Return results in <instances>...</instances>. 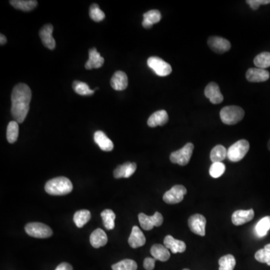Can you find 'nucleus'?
I'll use <instances>...</instances> for the list:
<instances>
[{"mask_svg": "<svg viewBox=\"0 0 270 270\" xmlns=\"http://www.w3.org/2000/svg\"><path fill=\"white\" fill-rule=\"evenodd\" d=\"M32 99V91L25 84H18L11 93V115L14 121L23 123L28 114Z\"/></svg>", "mask_w": 270, "mask_h": 270, "instance_id": "obj_1", "label": "nucleus"}, {"mask_svg": "<svg viewBox=\"0 0 270 270\" xmlns=\"http://www.w3.org/2000/svg\"><path fill=\"white\" fill-rule=\"evenodd\" d=\"M45 189L49 195H65L71 193L73 185L68 178L59 176L48 181L45 184Z\"/></svg>", "mask_w": 270, "mask_h": 270, "instance_id": "obj_2", "label": "nucleus"}, {"mask_svg": "<svg viewBox=\"0 0 270 270\" xmlns=\"http://www.w3.org/2000/svg\"><path fill=\"white\" fill-rule=\"evenodd\" d=\"M245 116V112L240 107L231 106L224 107L220 111V117L223 123L232 125L240 122Z\"/></svg>", "mask_w": 270, "mask_h": 270, "instance_id": "obj_3", "label": "nucleus"}, {"mask_svg": "<svg viewBox=\"0 0 270 270\" xmlns=\"http://www.w3.org/2000/svg\"><path fill=\"white\" fill-rule=\"evenodd\" d=\"M250 149L249 143L246 140H240L230 146L227 150V159L233 162H238L244 159Z\"/></svg>", "mask_w": 270, "mask_h": 270, "instance_id": "obj_4", "label": "nucleus"}, {"mask_svg": "<svg viewBox=\"0 0 270 270\" xmlns=\"http://www.w3.org/2000/svg\"><path fill=\"white\" fill-rule=\"evenodd\" d=\"M195 147L192 143L185 144L182 149L173 152L170 154V160L173 164L180 166H185L190 162Z\"/></svg>", "mask_w": 270, "mask_h": 270, "instance_id": "obj_5", "label": "nucleus"}, {"mask_svg": "<svg viewBox=\"0 0 270 270\" xmlns=\"http://www.w3.org/2000/svg\"><path fill=\"white\" fill-rule=\"evenodd\" d=\"M25 230L29 236L39 239L49 238L53 235L51 227L40 222L29 223L25 226Z\"/></svg>", "mask_w": 270, "mask_h": 270, "instance_id": "obj_6", "label": "nucleus"}, {"mask_svg": "<svg viewBox=\"0 0 270 270\" xmlns=\"http://www.w3.org/2000/svg\"><path fill=\"white\" fill-rule=\"evenodd\" d=\"M147 65L160 77H166L172 72V67L170 64L158 56H151L149 58Z\"/></svg>", "mask_w": 270, "mask_h": 270, "instance_id": "obj_7", "label": "nucleus"}, {"mask_svg": "<svg viewBox=\"0 0 270 270\" xmlns=\"http://www.w3.org/2000/svg\"><path fill=\"white\" fill-rule=\"evenodd\" d=\"M138 219L141 227L145 230H151L154 227H160L164 221L163 216L159 212H156L152 216H147L144 213H140Z\"/></svg>", "mask_w": 270, "mask_h": 270, "instance_id": "obj_8", "label": "nucleus"}, {"mask_svg": "<svg viewBox=\"0 0 270 270\" xmlns=\"http://www.w3.org/2000/svg\"><path fill=\"white\" fill-rule=\"evenodd\" d=\"M187 189L182 185H176L172 187L170 190L167 191L164 196L163 200L166 204H176L182 202L184 196L186 195Z\"/></svg>", "mask_w": 270, "mask_h": 270, "instance_id": "obj_9", "label": "nucleus"}, {"mask_svg": "<svg viewBox=\"0 0 270 270\" xmlns=\"http://www.w3.org/2000/svg\"><path fill=\"white\" fill-rule=\"evenodd\" d=\"M206 224L207 220L205 217L201 214L193 215L188 218V227L192 232L199 236H205Z\"/></svg>", "mask_w": 270, "mask_h": 270, "instance_id": "obj_10", "label": "nucleus"}, {"mask_svg": "<svg viewBox=\"0 0 270 270\" xmlns=\"http://www.w3.org/2000/svg\"><path fill=\"white\" fill-rule=\"evenodd\" d=\"M207 43L212 51L218 54H224L231 48V45L228 40L224 38L218 37V36L209 38Z\"/></svg>", "mask_w": 270, "mask_h": 270, "instance_id": "obj_11", "label": "nucleus"}, {"mask_svg": "<svg viewBox=\"0 0 270 270\" xmlns=\"http://www.w3.org/2000/svg\"><path fill=\"white\" fill-rule=\"evenodd\" d=\"M255 217V211L252 209L249 210H237L232 215V222L234 225L240 226L252 221Z\"/></svg>", "mask_w": 270, "mask_h": 270, "instance_id": "obj_12", "label": "nucleus"}, {"mask_svg": "<svg viewBox=\"0 0 270 270\" xmlns=\"http://www.w3.org/2000/svg\"><path fill=\"white\" fill-rule=\"evenodd\" d=\"M246 76L249 82H265L270 79V72L262 68H252L248 70Z\"/></svg>", "mask_w": 270, "mask_h": 270, "instance_id": "obj_13", "label": "nucleus"}, {"mask_svg": "<svg viewBox=\"0 0 270 270\" xmlns=\"http://www.w3.org/2000/svg\"><path fill=\"white\" fill-rule=\"evenodd\" d=\"M204 93H205L206 97L210 99V102L214 105L221 104L224 99V97L220 91L219 87L218 84L214 82L210 83L206 87Z\"/></svg>", "mask_w": 270, "mask_h": 270, "instance_id": "obj_14", "label": "nucleus"}, {"mask_svg": "<svg viewBox=\"0 0 270 270\" xmlns=\"http://www.w3.org/2000/svg\"><path fill=\"white\" fill-rule=\"evenodd\" d=\"M53 27L51 24H46L42 27L39 32V36L42 39V43L50 50H54L56 47V42L53 37Z\"/></svg>", "mask_w": 270, "mask_h": 270, "instance_id": "obj_15", "label": "nucleus"}, {"mask_svg": "<svg viewBox=\"0 0 270 270\" xmlns=\"http://www.w3.org/2000/svg\"><path fill=\"white\" fill-rule=\"evenodd\" d=\"M145 243L146 237L144 233L138 226H134L128 238V244L132 249H138L144 246Z\"/></svg>", "mask_w": 270, "mask_h": 270, "instance_id": "obj_16", "label": "nucleus"}, {"mask_svg": "<svg viewBox=\"0 0 270 270\" xmlns=\"http://www.w3.org/2000/svg\"><path fill=\"white\" fill-rule=\"evenodd\" d=\"M136 169L137 164L135 163L126 162L125 164L118 166L115 169L114 171H113V176L116 179L129 178L130 176L134 174V172L136 171Z\"/></svg>", "mask_w": 270, "mask_h": 270, "instance_id": "obj_17", "label": "nucleus"}, {"mask_svg": "<svg viewBox=\"0 0 270 270\" xmlns=\"http://www.w3.org/2000/svg\"><path fill=\"white\" fill-rule=\"evenodd\" d=\"M128 80L126 74L123 71H118L114 73L111 80L110 85L113 90L122 91L128 87Z\"/></svg>", "mask_w": 270, "mask_h": 270, "instance_id": "obj_18", "label": "nucleus"}, {"mask_svg": "<svg viewBox=\"0 0 270 270\" xmlns=\"http://www.w3.org/2000/svg\"><path fill=\"white\" fill-rule=\"evenodd\" d=\"M164 246L167 249H170L172 253H182L186 249V245L183 241L175 239L172 236H165L164 239Z\"/></svg>", "mask_w": 270, "mask_h": 270, "instance_id": "obj_19", "label": "nucleus"}, {"mask_svg": "<svg viewBox=\"0 0 270 270\" xmlns=\"http://www.w3.org/2000/svg\"><path fill=\"white\" fill-rule=\"evenodd\" d=\"M105 59L96 48H92L89 51V60L86 62L85 68L88 70L99 68L103 65Z\"/></svg>", "mask_w": 270, "mask_h": 270, "instance_id": "obj_20", "label": "nucleus"}, {"mask_svg": "<svg viewBox=\"0 0 270 270\" xmlns=\"http://www.w3.org/2000/svg\"><path fill=\"white\" fill-rule=\"evenodd\" d=\"M167 122H168V114H167V111L161 110L155 112L150 116L148 121H147V124L151 128H155L159 125L162 126V125H165Z\"/></svg>", "mask_w": 270, "mask_h": 270, "instance_id": "obj_21", "label": "nucleus"}, {"mask_svg": "<svg viewBox=\"0 0 270 270\" xmlns=\"http://www.w3.org/2000/svg\"><path fill=\"white\" fill-rule=\"evenodd\" d=\"M95 142L99 145L101 150L105 152H110L113 150V144L111 140L107 137L102 131H97L94 134Z\"/></svg>", "mask_w": 270, "mask_h": 270, "instance_id": "obj_22", "label": "nucleus"}, {"mask_svg": "<svg viewBox=\"0 0 270 270\" xmlns=\"http://www.w3.org/2000/svg\"><path fill=\"white\" fill-rule=\"evenodd\" d=\"M90 243L96 249L105 246L108 242V236L102 229H96L90 235Z\"/></svg>", "mask_w": 270, "mask_h": 270, "instance_id": "obj_23", "label": "nucleus"}, {"mask_svg": "<svg viewBox=\"0 0 270 270\" xmlns=\"http://www.w3.org/2000/svg\"><path fill=\"white\" fill-rule=\"evenodd\" d=\"M150 253H151L152 256H153V258L158 260V261H162V262L168 261L170 257L168 249L165 246L160 244H156L152 246Z\"/></svg>", "mask_w": 270, "mask_h": 270, "instance_id": "obj_24", "label": "nucleus"}, {"mask_svg": "<svg viewBox=\"0 0 270 270\" xmlns=\"http://www.w3.org/2000/svg\"><path fill=\"white\" fill-rule=\"evenodd\" d=\"M162 19V14L158 10H150L144 14L142 25L145 29L151 28L153 24L159 23Z\"/></svg>", "mask_w": 270, "mask_h": 270, "instance_id": "obj_25", "label": "nucleus"}, {"mask_svg": "<svg viewBox=\"0 0 270 270\" xmlns=\"http://www.w3.org/2000/svg\"><path fill=\"white\" fill-rule=\"evenodd\" d=\"M9 3L17 9L23 11H33L38 5L36 0H11Z\"/></svg>", "mask_w": 270, "mask_h": 270, "instance_id": "obj_26", "label": "nucleus"}, {"mask_svg": "<svg viewBox=\"0 0 270 270\" xmlns=\"http://www.w3.org/2000/svg\"><path fill=\"white\" fill-rule=\"evenodd\" d=\"M227 158V150L222 145H217L212 150L210 159L213 163L221 162Z\"/></svg>", "mask_w": 270, "mask_h": 270, "instance_id": "obj_27", "label": "nucleus"}, {"mask_svg": "<svg viewBox=\"0 0 270 270\" xmlns=\"http://www.w3.org/2000/svg\"><path fill=\"white\" fill-rule=\"evenodd\" d=\"M91 218V213L89 210H82L76 212L74 216V221L79 228L84 227Z\"/></svg>", "mask_w": 270, "mask_h": 270, "instance_id": "obj_28", "label": "nucleus"}, {"mask_svg": "<svg viewBox=\"0 0 270 270\" xmlns=\"http://www.w3.org/2000/svg\"><path fill=\"white\" fill-rule=\"evenodd\" d=\"M270 230V216L261 218L255 227V233L258 237H264Z\"/></svg>", "mask_w": 270, "mask_h": 270, "instance_id": "obj_29", "label": "nucleus"}, {"mask_svg": "<svg viewBox=\"0 0 270 270\" xmlns=\"http://www.w3.org/2000/svg\"><path fill=\"white\" fill-rule=\"evenodd\" d=\"M104 225L108 230H113L115 227L116 215L111 210H105L101 213Z\"/></svg>", "mask_w": 270, "mask_h": 270, "instance_id": "obj_30", "label": "nucleus"}, {"mask_svg": "<svg viewBox=\"0 0 270 270\" xmlns=\"http://www.w3.org/2000/svg\"><path fill=\"white\" fill-rule=\"evenodd\" d=\"M19 134L18 122L11 121L7 127V140L10 144H14L17 141Z\"/></svg>", "mask_w": 270, "mask_h": 270, "instance_id": "obj_31", "label": "nucleus"}, {"mask_svg": "<svg viewBox=\"0 0 270 270\" xmlns=\"http://www.w3.org/2000/svg\"><path fill=\"white\" fill-rule=\"evenodd\" d=\"M254 64L256 68H262V69L270 67V53L263 52L258 54L254 59Z\"/></svg>", "mask_w": 270, "mask_h": 270, "instance_id": "obj_32", "label": "nucleus"}, {"mask_svg": "<svg viewBox=\"0 0 270 270\" xmlns=\"http://www.w3.org/2000/svg\"><path fill=\"white\" fill-rule=\"evenodd\" d=\"M219 270H233L236 266V259L232 255H224L218 261Z\"/></svg>", "mask_w": 270, "mask_h": 270, "instance_id": "obj_33", "label": "nucleus"}, {"mask_svg": "<svg viewBox=\"0 0 270 270\" xmlns=\"http://www.w3.org/2000/svg\"><path fill=\"white\" fill-rule=\"evenodd\" d=\"M73 89L74 92L80 96H92L94 94V90H91L86 83L74 80L73 83Z\"/></svg>", "mask_w": 270, "mask_h": 270, "instance_id": "obj_34", "label": "nucleus"}, {"mask_svg": "<svg viewBox=\"0 0 270 270\" xmlns=\"http://www.w3.org/2000/svg\"><path fill=\"white\" fill-rule=\"evenodd\" d=\"M138 264L133 260L125 259L112 266L113 270H137Z\"/></svg>", "mask_w": 270, "mask_h": 270, "instance_id": "obj_35", "label": "nucleus"}, {"mask_svg": "<svg viewBox=\"0 0 270 270\" xmlns=\"http://www.w3.org/2000/svg\"><path fill=\"white\" fill-rule=\"evenodd\" d=\"M225 169V165L223 164L222 162L213 163L210 168V176L213 178H215V179L220 177V176L224 174Z\"/></svg>", "mask_w": 270, "mask_h": 270, "instance_id": "obj_36", "label": "nucleus"}, {"mask_svg": "<svg viewBox=\"0 0 270 270\" xmlns=\"http://www.w3.org/2000/svg\"><path fill=\"white\" fill-rule=\"evenodd\" d=\"M90 16L92 20L100 22L105 18V14L100 9L97 4H93L90 8Z\"/></svg>", "mask_w": 270, "mask_h": 270, "instance_id": "obj_37", "label": "nucleus"}, {"mask_svg": "<svg viewBox=\"0 0 270 270\" xmlns=\"http://www.w3.org/2000/svg\"><path fill=\"white\" fill-rule=\"evenodd\" d=\"M255 258L258 262L270 266V251L265 249H260L255 253Z\"/></svg>", "mask_w": 270, "mask_h": 270, "instance_id": "obj_38", "label": "nucleus"}, {"mask_svg": "<svg viewBox=\"0 0 270 270\" xmlns=\"http://www.w3.org/2000/svg\"><path fill=\"white\" fill-rule=\"evenodd\" d=\"M246 3L253 10H258L261 5L270 4V0H247Z\"/></svg>", "mask_w": 270, "mask_h": 270, "instance_id": "obj_39", "label": "nucleus"}, {"mask_svg": "<svg viewBox=\"0 0 270 270\" xmlns=\"http://www.w3.org/2000/svg\"><path fill=\"white\" fill-rule=\"evenodd\" d=\"M156 259L152 258H147L144 261V267L147 270H153L155 268Z\"/></svg>", "mask_w": 270, "mask_h": 270, "instance_id": "obj_40", "label": "nucleus"}, {"mask_svg": "<svg viewBox=\"0 0 270 270\" xmlns=\"http://www.w3.org/2000/svg\"><path fill=\"white\" fill-rule=\"evenodd\" d=\"M55 270H73V268L71 264H68V263H62L56 267Z\"/></svg>", "mask_w": 270, "mask_h": 270, "instance_id": "obj_41", "label": "nucleus"}, {"mask_svg": "<svg viewBox=\"0 0 270 270\" xmlns=\"http://www.w3.org/2000/svg\"><path fill=\"white\" fill-rule=\"evenodd\" d=\"M7 39L3 34L0 35V44L1 45H4L6 44Z\"/></svg>", "mask_w": 270, "mask_h": 270, "instance_id": "obj_42", "label": "nucleus"}, {"mask_svg": "<svg viewBox=\"0 0 270 270\" xmlns=\"http://www.w3.org/2000/svg\"><path fill=\"white\" fill-rule=\"evenodd\" d=\"M264 249H267V250L270 251V244H268L267 245V246H265Z\"/></svg>", "mask_w": 270, "mask_h": 270, "instance_id": "obj_43", "label": "nucleus"}, {"mask_svg": "<svg viewBox=\"0 0 270 270\" xmlns=\"http://www.w3.org/2000/svg\"><path fill=\"white\" fill-rule=\"evenodd\" d=\"M268 149H269V150H270V141H269L268 142Z\"/></svg>", "mask_w": 270, "mask_h": 270, "instance_id": "obj_44", "label": "nucleus"}, {"mask_svg": "<svg viewBox=\"0 0 270 270\" xmlns=\"http://www.w3.org/2000/svg\"><path fill=\"white\" fill-rule=\"evenodd\" d=\"M188 270V269H184V270Z\"/></svg>", "mask_w": 270, "mask_h": 270, "instance_id": "obj_45", "label": "nucleus"}]
</instances>
